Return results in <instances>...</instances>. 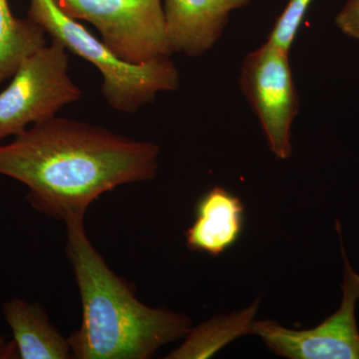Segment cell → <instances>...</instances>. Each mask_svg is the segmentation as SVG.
<instances>
[{"label": "cell", "mask_w": 359, "mask_h": 359, "mask_svg": "<svg viewBox=\"0 0 359 359\" xmlns=\"http://www.w3.org/2000/svg\"><path fill=\"white\" fill-rule=\"evenodd\" d=\"M238 84L278 159L292 155V126L299 109L290 51L266 40L243 60Z\"/></svg>", "instance_id": "6"}, {"label": "cell", "mask_w": 359, "mask_h": 359, "mask_svg": "<svg viewBox=\"0 0 359 359\" xmlns=\"http://www.w3.org/2000/svg\"><path fill=\"white\" fill-rule=\"evenodd\" d=\"M66 226V254L82 304L81 327L68 337L73 358L147 359L186 337L192 325L188 316L142 304L94 249L84 222Z\"/></svg>", "instance_id": "2"}, {"label": "cell", "mask_w": 359, "mask_h": 359, "mask_svg": "<svg viewBox=\"0 0 359 359\" xmlns=\"http://www.w3.org/2000/svg\"><path fill=\"white\" fill-rule=\"evenodd\" d=\"M45 34L29 18H15L8 0H0V83L13 77L27 56L46 45Z\"/></svg>", "instance_id": "11"}, {"label": "cell", "mask_w": 359, "mask_h": 359, "mask_svg": "<svg viewBox=\"0 0 359 359\" xmlns=\"http://www.w3.org/2000/svg\"><path fill=\"white\" fill-rule=\"evenodd\" d=\"M344 257V299L337 313L318 327L292 330L275 321H257L252 332L263 339L278 355L292 359H359V332L355 304L359 299V275Z\"/></svg>", "instance_id": "7"}, {"label": "cell", "mask_w": 359, "mask_h": 359, "mask_svg": "<svg viewBox=\"0 0 359 359\" xmlns=\"http://www.w3.org/2000/svg\"><path fill=\"white\" fill-rule=\"evenodd\" d=\"M67 50L56 40L27 56L0 93V142L50 119L82 96L68 74Z\"/></svg>", "instance_id": "4"}, {"label": "cell", "mask_w": 359, "mask_h": 359, "mask_svg": "<svg viewBox=\"0 0 359 359\" xmlns=\"http://www.w3.org/2000/svg\"><path fill=\"white\" fill-rule=\"evenodd\" d=\"M159 156L152 142L54 116L0 145V175L25 185L36 211L68 224L84 222L104 193L154 178Z\"/></svg>", "instance_id": "1"}, {"label": "cell", "mask_w": 359, "mask_h": 359, "mask_svg": "<svg viewBox=\"0 0 359 359\" xmlns=\"http://www.w3.org/2000/svg\"><path fill=\"white\" fill-rule=\"evenodd\" d=\"M63 13L86 21L123 62L140 65L174 53L163 0H54Z\"/></svg>", "instance_id": "5"}, {"label": "cell", "mask_w": 359, "mask_h": 359, "mask_svg": "<svg viewBox=\"0 0 359 359\" xmlns=\"http://www.w3.org/2000/svg\"><path fill=\"white\" fill-rule=\"evenodd\" d=\"M2 311L13 332L18 358H73L68 339L52 325L39 302L13 297L4 304Z\"/></svg>", "instance_id": "10"}, {"label": "cell", "mask_w": 359, "mask_h": 359, "mask_svg": "<svg viewBox=\"0 0 359 359\" xmlns=\"http://www.w3.org/2000/svg\"><path fill=\"white\" fill-rule=\"evenodd\" d=\"M18 355L13 341L6 342L4 337H0V359L15 358Z\"/></svg>", "instance_id": "14"}, {"label": "cell", "mask_w": 359, "mask_h": 359, "mask_svg": "<svg viewBox=\"0 0 359 359\" xmlns=\"http://www.w3.org/2000/svg\"><path fill=\"white\" fill-rule=\"evenodd\" d=\"M335 25L346 36L359 41V0H346L335 16Z\"/></svg>", "instance_id": "13"}, {"label": "cell", "mask_w": 359, "mask_h": 359, "mask_svg": "<svg viewBox=\"0 0 359 359\" xmlns=\"http://www.w3.org/2000/svg\"><path fill=\"white\" fill-rule=\"evenodd\" d=\"M313 0H289L269 32V41L290 50Z\"/></svg>", "instance_id": "12"}, {"label": "cell", "mask_w": 359, "mask_h": 359, "mask_svg": "<svg viewBox=\"0 0 359 359\" xmlns=\"http://www.w3.org/2000/svg\"><path fill=\"white\" fill-rule=\"evenodd\" d=\"M252 0H163L168 39L174 53L190 58L204 55L214 46L233 11Z\"/></svg>", "instance_id": "8"}, {"label": "cell", "mask_w": 359, "mask_h": 359, "mask_svg": "<svg viewBox=\"0 0 359 359\" xmlns=\"http://www.w3.org/2000/svg\"><path fill=\"white\" fill-rule=\"evenodd\" d=\"M27 18L66 50L95 66L102 77L101 93L118 112L133 114L152 103L158 94L179 88V70L171 58L155 59L140 65L123 62L103 41L63 13L54 0H30Z\"/></svg>", "instance_id": "3"}, {"label": "cell", "mask_w": 359, "mask_h": 359, "mask_svg": "<svg viewBox=\"0 0 359 359\" xmlns=\"http://www.w3.org/2000/svg\"><path fill=\"white\" fill-rule=\"evenodd\" d=\"M195 212V222L186 231L190 250L217 257L237 244L245 224L240 198L214 187L198 201Z\"/></svg>", "instance_id": "9"}]
</instances>
